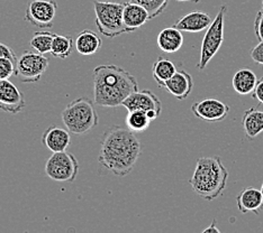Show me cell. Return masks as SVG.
<instances>
[{"mask_svg":"<svg viewBox=\"0 0 263 233\" xmlns=\"http://www.w3.org/2000/svg\"><path fill=\"white\" fill-rule=\"evenodd\" d=\"M142 153V143L132 130L123 125L107 129L100 140L99 164L118 177L133 171Z\"/></svg>","mask_w":263,"mask_h":233,"instance_id":"6da1fadb","label":"cell"},{"mask_svg":"<svg viewBox=\"0 0 263 233\" xmlns=\"http://www.w3.org/2000/svg\"><path fill=\"white\" fill-rule=\"evenodd\" d=\"M139 90L136 77L114 64H101L93 70V102L104 108H117Z\"/></svg>","mask_w":263,"mask_h":233,"instance_id":"7a4b0ae2","label":"cell"},{"mask_svg":"<svg viewBox=\"0 0 263 233\" xmlns=\"http://www.w3.org/2000/svg\"><path fill=\"white\" fill-rule=\"evenodd\" d=\"M229 179L227 171L218 156L197 159L189 184L194 192L206 201H214L224 193Z\"/></svg>","mask_w":263,"mask_h":233,"instance_id":"3957f363","label":"cell"},{"mask_svg":"<svg viewBox=\"0 0 263 233\" xmlns=\"http://www.w3.org/2000/svg\"><path fill=\"white\" fill-rule=\"evenodd\" d=\"M93 103L88 98H78L64 108L62 121L71 134L85 135L98 125L99 118Z\"/></svg>","mask_w":263,"mask_h":233,"instance_id":"277c9868","label":"cell"},{"mask_svg":"<svg viewBox=\"0 0 263 233\" xmlns=\"http://www.w3.org/2000/svg\"><path fill=\"white\" fill-rule=\"evenodd\" d=\"M124 6L125 4L93 0L96 26L101 35L114 38L129 33L123 20Z\"/></svg>","mask_w":263,"mask_h":233,"instance_id":"5b68a950","label":"cell"},{"mask_svg":"<svg viewBox=\"0 0 263 233\" xmlns=\"http://www.w3.org/2000/svg\"><path fill=\"white\" fill-rule=\"evenodd\" d=\"M227 13V6L223 5L219 8L216 17L214 18L211 26L206 29V34L202 38L200 49V59L197 68L200 71L205 70L208 63L216 55L224 43V28L225 16Z\"/></svg>","mask_w":263,"mask_h":233,"instance_id":"8992f818","label":"cell"},{"mask_svg":"<svg viewBox=\"0 0 263 233\" xmlns=\"http://www.w3.org/2000/svg\"><path fill=\"white\" fill-rule=\"evenodd\" d=\"M80 165L74 155L67 151L53 153L52 156L47 159L44 172L46 176L54 182H74L79 174Z\"/></svg>","mask_w":263,"mask_h":233,"instance_id":"52a82bcc","label":"cell"},{"mask_svg":"<svg viewBox=\"0 0 263 233\" xmlns=\"http://www.w3.org/2000/svg\"><path fill=\"white\" fill-rule=\"evenodd\" d=\"M49 68V59L43 54L25 51L17 57L15 75L24 83H36Z\"/></svg>","mask_w":263,"mask_h":233,"instance_id":"ba28073f","label":"cell"},{"mask_svg":"<svg viewBox=\"0 0 263 233\" xmlns=\"http://www.w3.org/2000/svg\"><path fill=\"white\" fill-rule=\"evenodd\" d=\"M58 4L55 0H33L25 13V20L40 28H51L54 24Z\"/></svg>","mask_w":263,"mask_h":233,"instance_id":"9c48e42d","label":"cell"},{"mask_svg":"<svg viewBox=\"0 0 263 233\" xmlns=\"http://www.w3.org/2000/svg\"><path fill=\"white\" fill-rule=\"evenodd\" d=\"M123 107L129 111H144L147 113L152 120H155L162 112V102L158 95H155L150 90H143L132 93L129 97L124 101Z\"/></svg>","mask_w":263,"mask_h":233,"instance_id":"30bf717a","label":"cell"},{"mask_svg":"<svg viewBox=\"0 0 263 233\" xmlns=\"http://www.w3.org/2000/svg\"><path fill=\"white\" fill-rule=\"evenodd\" d=\"M191 112L202 121L219 122L229 116L230 105L218 99L207 98L191 105Z\"/></svg>","mask_w":263,"mask_h":233,"instance_id":"8fae6325","label":"cell"},{"mask_svg":"<svg viewBox=\"0 0 263 233\" xmlns=\"http://www.w3.org/2000/svg\"><path fill=\"white\" fill-rule=\"evenodd\" d=\"M25 107L26 102L21 90L8 80L0 81V110L17 115Z\"/></svg>","mask_w":263,"mask_h":233,"instance_id":"7c38bea8","label":"cell"},{"mask_svg":"<svg viewBox=\"0 0 263 233\" xmlns=\"http://www.w3.org/2000/svg\"><path fill=\"white\" fill-rule=\"evenodd\" d=\"M163 89L176 99L186 100L194 89L193 76L184 70H178L171 79L165 82Z\"/></svg>","mask_w":263,"mask_h":233,"instance_id":"4fadbf2b","label":"cell"},{"mask_svg":"<svg viewBox=\"0 0 263 233\" xmlns=\"http://www.w3.org/2000/svg\"><path fill=\"white\" fill-rule=\"evenodd\" d=\"M71 133L58 125H51L42 136V143L52 153L64 152L71 143Z\"/></svg>","mask_w":263,"mask_h":233,"instance_id":"5bb4252c","label":"cell"},{"mask_svg":"<svg viewBox=\"0 0 263 233\" xmlns=\"http://www.w3.org/2000/svg\"><path fill=\"white\" fill-rule=\"evenodd\" d=\"M123 20L129 33L135 32L136 29L143 27L151 20V16L145 7L136 3H126L123 10Z\"/></svg>","mask_w":263,"mask_h":233,"instance_id":"9a60e30c","label":"cell"},{"mask_svg":"<svg viewBox=\"0 0 263 233\" xmlns=\"http://www.w3.org/2000/svg\"><path fill=\"white\" fill-rule=\"evenodd\" d=\"M212 17L204 11H193L181 17L175 25L179 31L186 33H200L211 26Z\"/></svg>","mask_w":263,"mask_h":233,"instance_id":"2e32d148","label":"cell"},{"mask_svg":"<svg viewBox=\"0 0 263 233\" xmlns=\"http://www.w3.org/2000/svg\"><path fill=\"white\" fill-rule=\"evenodd\" d=\"M236 205L242 213L259 214L263 206V195L261 189L253 186L243 188L236 197Z\"/></svg>","mask_w":263,"mask_h":233,"instance_id":"e0dca14e","label":"cell"},{"mask_svg":"<svg viewBox=\"0 0 263 233\" xmlns=\"http://www.w3.org/2000/svg\"><path fill=\"white\" fill-rule=\"evenodd\" d=\"M74 46L80 55H95L103 46V40L97 33L90 31V29H85L78 34Z\"/></svg>","mask_w":263,"mask_h":233,"instance_id":"ac0fdd59","label":"cell"},{"mask_svg":"<svg viewBox=\"0 0 263 233\" xmlns=\"http://www.w3.org/2000/svg\"><path fill=\"white\" fill-rule=\"evenodd\" d=\"M183 45V35L175 26L166 27L159 33L158 46L159 49L168 54L177 53Z\"/></svg>","mask_w":263,"mask_h":233,"instance_id":"d6986e66","label":"cell"},{"mask_svg":"<svg viewBox=\"0 0 263 233\" xmlns=\"http://www.w3.org/2000/svg\"><path fill=\"white\" fill-rule=\"evenodd\" d=\"M242 124L245 137L253 140L263 131V111L256 108H250L244 111Z\"/></svg>","mask_w":263,"mask_h":233,"instance_id":"ffe728a7","label":"cell"},{"mask_svg":"<svg viewBox=\"0 0 263 233\" xmlns=\"http://www.w3.org/2000/svg\"><path fill=\"white\" fill-rule=\"evenodd\" d=\"M258 76L251 69L238 70L233 76L232 84L235 92L241 95H249L253 93L254 89L258 84Z\"/></svg>","mask_w":263,"mask_h":233,"instance_id":"44dd1931","label":"cell"},{"mask_svg":"<svg viewBox=\"0 0 263 233\" xmlns=\"http://www.w3.org/2000/svg\"><path fill=\"white\" fill-rule=\"evenodd\" d=\"M177 71L178 70L173 62L163 56H160L153 64L152 75L155 82H157L158 87L163 88L165 82L171 79Z\"/></svg>","mask_w":263,"mask_h":233,"instance_id":"7402d4cb","label":"cell"},{"mask_svg":"<svg viewBox=\"0 0 263 233\" xmlns=\"http://www.w3.org/2000/svg\"><path fill=\"white\" fill-rule=\"evenodd\" d=\"M73 50V38L70 35H54L51 54L57 58H68Z\"/></svg>","mask_w":263,"mask_h":233,"instance_id":"603a6c76","label":"cell"},{"mask_svg":"<svg viewBox=\"0 0 263 233\" xmlns=\"http://www.w3.org/2000/svg\"><path fill=\"white\" fill-rule=\"evenodd\" d=\"M152 119L144 111H129L126 117V127L133 133H143L148 127Z\"/></svg>","mask_w":263,"mask_h":233,"instance_id":"cb8c5ba5","label":"cell"},{"mask_svg":"<svg viewBox=\"0 0 263 233\" xmlns=\"http://www.w3.org/2000/svg\"><path fill=\"white\" fill-rule=\"evenodd\" d=\"M54 35L55 34H52L51 32L47 31L35 32L31 41H29V45H31V47L35 52L43 54V55L44 54L51 53Z\"/></svg>","mask_w":263,"mask_h":233,"instance_id":"d4e9b609","label":"cell"},{"mask_svg":"<svg viewBox=\"0 0 263 233\" xmlns=\"http://www.w3.org/2000/svg\"><path fill=\"white\" fill-rule=\"evenodd\" d=\"M129 2L140 4L145 7L151 16V19H153L164 13L169 0H129Z\"/></svg>","mask_w":263,"mask_h":233,"instance_id":"484cf974","label":"cell"},{"mask_svg":"<svg viewBox=\"0 0 263 233\" xmlns=\"http://www.w3.org/2000/svg\"><path fill=\"white\" fill-rule=\"evenodd\" d=\"M16 63L9 58H0V81L9 80L15 74Z\"/></svg>","mask_w":263,"mask_h":233,"instance_id":"4316f807","label":"cell"},{"mask_svg":"<svg viewBox=\"0 0 263 233\" xmlns=\"http://www.w3.org/2000/svg\"><path fill=\"white\" fill-rule=\"evenodd\" d=\"M254 32L259 41H263V13L260 10L254 20Z\"/></svg>","mask_w":263,"mask_h":233,"instance_id":"83f0119b","label":"cell"},{"mask_svg":"<svg viewBox=\"0 0 263 233\" xmlns=\"http://www.w3.org/2000/svg\"><path fill=\"white\" fill-rule=\"evenodd\" d=\"M0 58H9L15 63L17 62L16 53L11 50L8 45H6L4 43H0Z\"/></svg>","mask_w":263,"mask_h":233,"instance_id":"f1b7e54d","label":"cell"},{"mask_svg":"<svg viewBox=\"0 0 263 233\" xmlns=\"http://www.w3.org/2000/svg\"><path fill=\"white\" fill-rule=\"evenodd\" d=\"M251 58H252L255 63L263 65V41H260V43L251 51Z\"/></svg>","mask_w":263,"mask_h":233,"instance_id":"f546056e","label":"cell"},{"mask_svg":"<svg viewBox=\"0 0 263 233\" xmlns=\"http://www.w3.org/2000/svg\"><path fill=\"white\" fill-rule=\"evenodd\" d=\"M253 98L258 100L261 104H263V77L261 80H259L258 84H256L254 89Z\"/></svg>","mask_w":263,"mask_h":233,"instance_id":"4dcf8cb0","label":"cell"},{"mask_svg":"<svg viewBox=\"0 0 263 233\" xmlns=\"http://www.w3.org/2000/svg\"><path fill=\"white\" fill-rule=\"evenodd\" d=\"M207 232H216V233H219L220 230L216 226V221H213V223L211 224V226H208V228H206L204 230V233H207Z\"/></svg>","mask_w":263,"mask_h":233,"instance_id":"1f68e13d","label":"cell"},{"mask_svg":"<svg viewBox=\"0 0 263 233\" xmlns=\"http://www.w3.org/2000/svg\"><path fill=\"white\" fill-rule=\"evenodd\" d=\"M176 2H179V3H199L200 0H176Z\"/></svg>","mask_w":263,"mask_h":233,"instance_id":"d6a6232c","label":"cell"},{"mask_svg":"<svg viewBox=\"0 0 263 233\" xmlns=\"http://www.w3.org/2000/svg\"><path fill=\"white\" fill-rule=\"evenodd\" d=\"M261 11L263 13V0H262V7H261Z\"/></svg>","mask_w":263,"mask_h":233,"instance_id":"836d02e7","label":"cell"},{"mask_svg":"<svg viewBox=\"0 0 263 233\" xmlns=\"http://www.w3.org/2000/svg\"><path fill=\"white\" fill-rule=\"evenodd\" d=\"M261 192H262V195H263V183H262V187H261Z\"/></svg>","mask_w":263,"mask_h":233,"instance_id":"e575fe53","label":"cell"}]
</instances>
